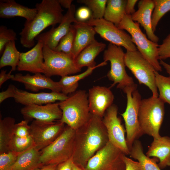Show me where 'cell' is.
<instances>
[{
	"label": "cell",
	"mask_w": 170,
	"mask_h": 170,
	"mask_svg": "<svg viewBox=\"0 0 170 170\" xmlns=\"http://www.w3.org/2000/svg\"><path fill=\"white\" fill-rule=\"evenodd\" d=\"M75 5L72 4L57 27H52L49 31L38 35L35 40L42 42L44 45L54 50L61 39L68 32L71 24L76 20L75 17Z\"/></svg>",
	"instance_id": "cell-15"
},
{
	"label": "cell",
	"mask_w": 170,
	"mask_h": 170,
	"mask_svg": "<svg viewBox=\"0 0 170 170\" xmlns=\"http://www.w3.org/2000/svg\"><path fill=\"white\" fill-rule=\"evenodd\" d=\"M20 112L25 120L28 121L35 119L42 122H54L60 120L62 116L59 103L26 105L21 109Z\"/></svg>",
	"instance_id": "cell-16"
},
{
	"label": "cell",
	"mask_w": 170,
	"mask_h": 170,
	"mask_svg": "<svg viewBox=\"0 0 170 170\" xmlns=\"http://www.w3.org/2000/svg\"><path fill=\"white\" fill-rule=\"evenodd\" d=\"M73 25L76 32L72 54L76 58L83 50L95 40L96 33L93 26L84 22L76 20Z\"/></svg>",
	"instance_id": "cell-22"
},
{
	"label": "cell",
	"mask_w": 170,
	"mask_h": 170,
	"mask_svg": "<svg viewBox=\"0 0 170 170\" xmlns=\"http://www.w3.org/2000/svg\"><path fill=\"white\" fill-rule=\"evenodd\" d=\"M158 53L160 60L170 58V34L164 40L161 44L159 45Z\"/></svg>",
	"instance_id": "cell-40"
},
{
	"label": "cell",
	"mask_w": 170,
	"mask_h": 170,
	"mask_svg": "<svg viewBox=\"0 0 170 170\" xmlns=\"http://www.w3.org/2000/svg\"><path fill=\"white\" fill-rule=\"evenodd\" d=\"M91 10L86 7H82L79 8L76 13V19L80 21L86 22L92 17Z\"/></svg>",
	"instance_id": "cell-41"
},
{
	"label": "cell",
	"mask_w": 170,
	"mask_h": 170,
	"mask_svg": "<svg viewBox=\"0 0 170 170\" xmlns=\"http://www.w3.org/2000/svg\"><path fill=\"white\" fill-rule=\"evenodd\" d=\"M76 32V29L72 24L68 32L61 39L54 50L72 54Z\"/></svg>",
	"instance_id": "cell-35"
},
{
	"label": "cell",
	"mask_w": 170,
	"mask_h": 170,
	"mask_svg": "<svg viewBox=\"0 0 170 170\" xmlns=\"http://www.w3.org/2000/svg\"><path fill=\"white\" fill-rule=\"evenodd\" d=\"M11 80L23 83L26 89L32 92H37L46 89L53 92H61V87L59 82L54 81L41 73L32 75L28 73L23 75L19 73L16 74Z\"/></svg>",
	"instance_id": "cell-19"
},
{
	"label": "cell",
	"mask_w": 170,
	"mask_h": 170,
	"mask_svg": "<svg viewBox=\"0 0 170 170\" xmlns=\"http://www.w3.org/2000/svg\"><path fill=\"white\" fill-rule=\"evenodd\" d=\"M72 170H85V169L76 165L73 162L72 164Z\"/></svg>",
	"instance_id": "cell-50"
},
{
	"label": "cell",
	"mask_w": 170,
	"mask_h": 170,
	"mask_svg": "<svg viewBox=\"0 0 170 170\" xmlns=\"http://www.w3.org/2000/svg\"><path fill=\"white\" fill-rule=\"evenodd\" d=\"M30 125L35 146L41 150L53 142L62 133L65 124L60 121L45 122L34 120Z\"/></svg>",
	"instance_id": "cell-14"
},
{
	"label": "cell",
	"mask_w": 170,
	"mask_h": 170,
	"mask_svg": "<svg viewBox=\"0 0 170 170\" xmlns=\"http://www.w3.org/2000/svg\"><path fill=\"white\" fill-rule=\"evenodd\" d=\"M76 130L66 125L61 134L51 144L40 151L43 166L57 165L72 158Z\"/></svg>",
	"instance_id": "cell-5"
},
{
	"label": "cell",
	"mask_w": 170,
	"mask_h": 170,
	"mask_svg": "<svg viewBox=\"0 0 170 170\" xmlns=\"http://www.w3.org/2000/svg\"><path fill=\"white\" fill-rule=\"evenodd\" d=\"M127 2L125 0H108L104 19L117 26L126 14Z\"/></svg>",
	"instance_id": "cell-30"
},
{
	"label": "cell",
	"mask_w": 170,
	"mask_h": 170,
	"mask_svg": "<svg viewBox=\"0 0 170 170\" xmlns=\"http://www.w3.org/2000/svg\"><path fill=\"white\" fill-rule=\"evenodd\" d=\"M35 146L33 139L31 136L25 138L14 135L10 145V151L20 153Z\"/></svg>",
	"instance_id": "cell-36"
},
{
	"label": "cell",
	"mask_w": 170,
	"mask_h": 170,
	"mask_svg": "<svg viewBox=\"0 0 170 170\" xmlns=\"http://www.w3.org/2000/svg\"><path fill=\"white\" fill-rule=\"evenodd\" d=\"M164 104L159 97L152 96L142 99L139 105L138 120L141 130L153 139L161 136L159 131L164 118Z\"/></svg>",
	"instance_id": "cell-4"
},
{
	"label": "cell",
	"mask_w": 170,
	"mask_h": 170,
	"mask_svg": "<svg viewBox=\"0 0 170 170\" xmlns=\"http://www.w3.org/2000/svg\"><path fill=\"white\" fill-rule=\"evenodd\" d=\"M160 63L161 65L165 69L170 77V65L166 63L162 60H160Z\"/></svg>",
	"instance_id": "cell-49"
},
{
	"label": "cell",
	"mask_w": 170,
	"mask_h": 170,
	"mask_svg": "<svg viewBox=\"0 0 170 170\" xmlns=\"http://www.w3.org/2000/svg\"><path fill=\"white\" fill-rule=\"evenodd\" d=\"M108 141L102 118L91 114L86 124L76 130L73 162L85 169L88 160Z\"/></svg>",
	"instance_id": "cell-1"
},
{
	"label": "cell",
	"mask_w": 170,
	"mask_h": 170,
	"mask_svg": "<svg viewBox=\"0 0 170 170\" xmlns=\"http://www.w3.org/2000/svg\"><path fill=\"white\" fill-rule=\"evenodd\" d=\"M28 120H25L16 123L14 128V135L22 138L31 136L30 127L28 124Z\"/></svg>",
	"instance_id": "cell-39"
},
{
	"label": "cell",
	"mask_w": 170,
	"mask_h": 170,
	"mask_svg": "<svg viewBox=\"0 0 170 170\" xmlns=\"http://www.w3.org/2000/svg\"><path fill=\"white\" fill-rule=\"evenodd\" d=\"M43 43L37 42L31 49L26 52H21L17 70L20 71H27L34 74H44Z\"/></svg>",
	"instance_id": "cell-18"
},
{
	"label": "cell",
	"mask_w": 170,
	"mask_h": 170,
	"mask_svg": "<svg viewBox=\"0 0 170 170\" xmlns=\"http://www.w3.org/2000/svg\"><path fill=\"white\" fill-rule=\"evenodd\" d=\"M130 156L138 161L140 165L141 170H161L157 162L158 159L151 158L145 155L142 144L138 139L134 142L130 149Z\"/></svg>",
	"instance_id": "cell-28"
},
{
	"label": "cell",
	"mask_w": 170,
	"mask_h": 170,
	"mask_svg": "<svg viewBox=\"0 0 170 170\" xmlns=\"http://www.w3.org/2000/svg\"><path fill=\"white\" fill-rule=\"evenodd\" d=\"M20 53L16 47L15 41L8 42L5 46L0 58V68L10 66L11 71L16 70L19 62Z\"/></svg>",
	"instance_id": "cell-31"
},
{
	"label": "cell",
	"mask_w": 170,
	"mask_h": 170,
	"mask_svg": "<svg viewBox=\"0 0 170 170\" xmlns=\"http://www.w3.org/2000/svg\"><path fill=\"white\" fill-rule=\"evenodd\" d=\"M123 159L125 165V170H141L140 165L138 162L133 161L125 154L123 156Z\"/></svg>",
	"instance_id": "cell-43"
},
{
	"label": "cell",
	"mask_w": 170,
	"mask_h": 170,
	"mask_svg": "<svg viewBox=\"0 0 170 170\" xmlns=\"http://www.w3.org/2000/svg\"><path fill=\"white\" fill-rule=\"evenodd\" d=\"M137 88V85L135 84L122 90L126 94L127 104L125 111L121 115L125 122L126 139L129 149L134 141L144 134L138 120L141 97Z\"/></svg>",
	"instance_id": "cell-7"
},
{
	"label": "cell",
	"mask_w": 170,
	"mask_h": 170,
	"mask_svg": "<svg viewBox=\"0 0 170 170\" xmlns=\"http://www.w3.org/2000/svg\"><path fill=\"white\" fill-rule=\"evenodd\" d=\"M125 65L137 79L139 84L147 86L151 91L152 96H159L156 83L155 71L151 65L138 51H127L125 53Z\"/></svg>",
	"instance_id": "cell-10"
},
{
	"label": "cell",
	"mask_w": 170,
	"mask_h": 170,
	"mask_svg": "<svg viewBox=\"0 0 170 170\" xmlns=\"http://www.w3.org/2000/svg\"><path fill=\"white\" fill-rule=\"evenodd\" d=\"M137 0H127L125 7V14L128 15H131L135 12L134 7Z\"/></svg>",
	"instance_id": "cell-46"
},
{
	"label": "cell",
	"mask_w": 170,
	"mask_h": 170,
	"mask_svg": "<svg viewBox=\"0 0 170 170\" xmlns=\"http://www.w3.org/2000/svg\"><path fill=\"white\" fill-rule=\"evenodd\" d=\"M89 107L91 114L102 118L112 104L114 96L110 88L94 86L88 90Z\"/></svg>",
	"instance_id": "cell-17"
},
{
	"label": "cell",
	"mask_w": 170,
	"mask_h": 170,
	"mask_svg": "<svg viewBox=\"0 0 170 170\" xmlns=\"http://www.w3.org/2000/svg\"><path fill=\"white\" fill-rule=\"evenodd\" d=\"M93 26L96 33L104 40L110 43L124 47L127 51L137 50L130 35L123 30L119 28L114 23L104 18L95 19L92 17L84 22Z\"/></svg>",
	"instance_id": "cell-11"
},
{
	"label": "cell",
	"mask_w": 170,
	"mask_h": 170,
	"mask_svg": "<svg viewBox=\"0 0 170 170\" xmlns=\"http://www.w3.org/2000/svg\"><path fill=\"white\" fill-rule=\"evenodd\" d=\"M124 154L109 141L88 161L85 170H125Z\"/></svg>",
	"instance_id": "cell-12"
},
{
	"label": "cell",
	"mask_w": 170,
	"mask_h": 170,
	"mask_svg": "<svg viewBox=\"0 0 170 170\" xmlns=\"http://www.w3.org/2000/svg\"><path fill=\"white\" fill-rule=\"evenodd\" d=\"M19 154L13 151L0 154V170H12Z\"/></svg>",
	"instance_id": "cell-38"
},
{
	"label": "cell",
	"mask_w": 170,
	"mask_h": 170,
	"mask_svg": "<svg viewBox=\"0 0 170 170\" xmlns=\"http://www.w3.org/2000/svg\"><path fill=\"white\" fill-rule=\"evenodd\" d=\"M15 120L7 117L0 120V154L10 151V145L14 136Z\"/></svg>",
	"instance_id": "cell-29"
},
{
	"label": "cell",
	"mask_w": 170,
	"mask_h": 170,
	"mask_svg": "<svg viewBox=\"0 0 170 170\" xmlns=\"http://www.w3.org/2000/svg\"><path fill=\"white\" fill-rule=\"evenodd\" d=\"M154 7L152 15V26L153 31L162 17L170 10V0H153Z\"/></svg>",
	"instance_id": "cell-33"
},
{
	"label": "cell",
	"mask_w": 170,
	"mask_h": 170,
	"mask_svg": "<svg viewBox=\"0 0 170 170\" xmlns=\"http://www.w3.org/2000/svg\"><path fill=\"white\" fill-rule=\"evenodd\" d=\"M57 165L56 164L44 165L41 167L36 168L35 170H55Z\"/></svg>",
	"instance_id": "cell-48"
},
{
	"label": "cell",
	"mask_w": 170,
	"mask_h": 170,
	"mask_svg": "<svg viewBox=\"0 0 170 170\" xmlns=\"http://www.w3.org/2000/svg\"><path fill=\"white\" fill-rule=\"evenodd\" d=\"M7 71L2 70L0 73V88H1L5 82L7 80H11L14 77V75L12 74V71L11 70L8 73H6Z\"/></svg>",
	"instance_id": "cell-45"
},
{
	"label": "cell",
	"mask_w": 170,
	"mask_h": 170,
	"mask_svg": "<svg viewBox=\"0 0 170 170\" xmlns=\"http://www.w3.org/2000/svg\"><path fill=\"white\" fill-rule=\"evenodd\" d=\"M146 155L158 159L161 169L170 166V137L161 136L158 139H153Z\"/></svg>",
	"instance_id": "cell-24"
},
{
	"label": "cell",
	"mask_w": 170,
	"mask_h": 170,
	"mask_svg": "<svg viewBox=\"0 0 170 170\" xmlns=\"http://www.w3.org/2000/svg\"><path fill=\"white\" fill-rule=\"evenodd\" d=\"M43 53L45 65L43 74L47 77L53 76L62 77L81 71L72 54L56 51L45 45L43 48Z\"/></svg>",
	"instance_id": "cell-9"
},
{
	"label": "cell",
	"mask_w": 170,
	"mask_h": 170,
	"mask_svg": "<svg viewBox=\"0 0 170 170\" xmlns=\"http://www.w3.org/2000/svg\"><path fill=\"white\" fill-rule=\"evenodd\" d=\"M62 112L60 121L76 130L88 121L91 114L89 107L88 94L79 90L69 94L64 100L60 101Z\"/></svg>",
	"instance_id": "cell-3"
},
{
	"label": "cell",
	"mask_w": 170,
	"mask_h": 170,
	"mask_svg": "<svg viewBox=\"0 0 170 170\" xmlns=\"http://www.w3.org/2000/svg\"><path fill=\"white\" fill-rule=\"evenodd\" d=\"M68 97L61 92L30 93L16 88L14 98L15 101L25 106L30 105H43L64 101Z\"/></svg>",
	"instance_id": "cell-20"
},
{
	"label": "cell",
	"mask_w": 170,
	"mask_h": 170,
	"mask_svg": "<svg viewBox=\"0 0 170 170\" xmlns=\"http://www.w3.org/2000/svg\"><path fill=\"white\" fill-rule=\"evenodd\" d=\"M37 12L34 18L26 21L19 35L23 47L30 48L35 44V38L49 26L54 27L62 20L63 10L58 0H42L35 5Z\"/></svg>",
	"instance_id": "cell-2"
},
{
	"label": "cell",
	"mask_w": 170,
	"mask_h": 170,
	"mask_svg": "<svg viewBox=\"0 0 170 170\" xmlns=\"http://www.w3.org/2000/svg\"><path fill=\"white\" fill-rule=\"evenodd\" d=\"M117 106L112 104L106 110L102 118L106 128L109 141L125 155H129L130 149L125 136L126 130L117 116Z\"/></svg>",
	"instance_id": "cell-13"
},
{
	"label": "cell",
	"mask_w": 170,
	"mask_h": 170,
	"mask_svg": "<svg viewBox=\"0 0 170 170\" xmlns=\"http://www.w3.org/2000/svg\"><path fill=\"white\" fill-rule=\"evenodd\" d=\"M154 7L153 0H142L138 3V9L131 15L132 19L140 24L145 30L149 40L157 43L159 38L154 33L152 26V13Z\"/></svg>",
	"instance_id": "cell-21"
},
{
	"label": "cell",
	"mask_w": 170,
	"mask_h": 170,
	"mask_svg": "<svg viewBox=\"0 0 170 170\" xmlns=\"http://www.w3.org/2000/svg\"><path fill=\"white\" fill-rule=\"evenodd\" d=\"M37 12V8H30L16 2L14 0L0 1V17L10 18L15 17L25 18L26 21L33 19Z\"/></svg>",
	"instance_id": "cell-23"
},
{
	"label": "cell",
	"mask_w": 170,
	"mask_h": 170,
	"mask_svg": "<svg viewBox=\"0 0 170 170\" xmlns=\"http://www.w3.org/2000/svg\"><path fill=\"white\" fill-rule=\"evenodd\" d=\"M16 87L13 84L8 85L5 91L0 93V103H2L6 99L10 98H14L15 93Z\"/></svg>",
	"instance_id": "cell-42"
},
{
	"label": "cell",
	"mask_w": 170,
	"mask_h": 170,
	"mask_svg": "<svg viewBox=\"0 0 170 170\" xmlns=\"http://www.w3.org/2000/svg\"><path fill=\"white\" fill-rule=\"evenodd\" d=\"M108 0H78L77 2L85 4L92 12V18H103Z\"/></svg>",
	"instance_id": "cell-34"
},
{
	"label": "cell",
	"mask_w": 170,
	"mask_h": 170,
	"mask_svg": "<svg viewBox=\"0 0 170 170\" xmlns=\"http://www.w3.org/2000/svg\"><path fill=\"white\" fill-rule=\"evenodd\" d=\"M61 7L69 9L70 8L72 3L73 0H58Z\"/></svg>",
	"instance_id": "cell-47"
},
{
	"label": "cell",
	"mask_w": 170,
	"mask_h": 170,
	"mask_svg": "<svg viewBox=\"0 0 170 170\" xmlns=\"http://www.w3.org/2000/svg\"><path fill=\"white\" fill-rule=\"evenodd\" d=\"M73 162L71 158L57 165L55 170H72Z\"/></svg>",
	"instance_id": "cell-44"
},
{
	"label": "cell",
	"mask_w": 170,
	"mask_h": 170,
	"mask_svg": "<svg viewBox=\"0 0 170 170\" xmlns=\"http://www.w3.org/2000/svg\"><path fill=\"white\" fill-rule=\"evenodd\" d=\"M40 151L34 146L19 153L12 170H35L43 166L40 162Z\"/></svg>",
	"instance_id": "cell-25"
},
{
	"label": "cell",
	"mask_w": 170,
	"mask_h": 170,
	"mask_svg": "<svg viewBox=\"0 0 170 170\" xmlns=\"http://www.w3.org/2000/svg\"><path fill=\"white\" fill-rule=\"evenodd\" d=\"M117 26L127 31L130 35L133 42L143 56L157 71H162V68L159 61L158 43L148 39L140 29L139 24L132 20L131 15L125 14Z\"/></svg>",
	"instance_id": "cell-6"
},
{
	"label": "cell",
	"mask_w": 170,
	"mask_h": 170,
	"mask_svg": "<svg viewBox=\"0 0 170 170\" xmlns=\"http://www.w3.org/2000/svg\"><path fill=\"white\" fill-rule=\"evenodd\" d=\"M156 85L159 92V97L165 103L170 105V77L159 74L155 71Z\"/></svg>",
	"instance_id": "cell-32"
},
{
	"label": "cell",
	"mask_w": 170,
	"mask_h": 170,
	"mask_svg": "<svg viewBox=\"0 0 170 170\" xmlns=\"http://www.w3.org/2000/svg\"><path fill=\"white\" fill-rule=\"evenodd\" d=\"M124 53L120 46L110 43L104 53V61H110V69L107 76L113 82L110 88L117 84V88L123 89L135 84L133 78L127 73L125 69Z\"/></svg>",
	"instance_id": "cell-8"
},
{
	"label": "cell",
	"mask_w": 170,
	"mask_h": 170,
	"mask_svg": "<svg viewBox=\"0 0 170 170\" xmlns=\"http://www.w3.org/2000/svg\"><path fill=\"white\" fill-rule=\"evenodd\" d=\"M105 43L99 42L95 40L83 50L75 58L77 66L80 69L84 67H93L95 66V59L105 48Z\"/></svg>",
	"instance_id": "cell-26"
},
{
	"label": "cell",
	"mask_w": 170,
	"mask_h": 170,
	"mask_svg": "<svg viewBox=\"0 0 170 170\" xmlns=\"http://www.w3.org/2000/svg\"><path fill=\"white\" fill-rule=\"evenodd\" d=\"M107 64V62L104 61L95 67L88 68L85 71L79 74L61 77L59 81L61 87V92L68 95L75 92L76 91L79 85L78 82L80 80L91 74L96 68Z\"/></svg>",
	"instance_id": "cell-27"
},
{
	"label": "cell",
	"mask_w": 170,
	"mask_h": 170,
	"mask_svg": "<svg viewBox=\"0 0 170 170\" xmlns=\"http://www.w3.org/2000/svg\"><path fill=\"white\" fill-rule=\"evenodd\" d=\"M17 35L12 29L4 26H0V54H3L5 46L9 42L17 40Z\"/></svg>",
	"instance_id": "cell-37"
}]
</instances>
